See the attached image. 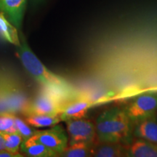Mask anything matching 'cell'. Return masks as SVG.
I'll return each instance as SVG.
<instances>
[{"label":"cell","mask_w":157,"mask_h":157,"mask_svg":"<svg viewBox=\"0 0 157 157\" xmlns=\"http://www.w3.org/2000/svg\"><path fill=\"white\" fill-rule=\"evenodd\" d=\"M95 130L98 142L129 144L132 140L133 123L124 109L106 110L96 119Z\"/></svg>","instance_id":"6da1fadb"},{"label":"cell","mask_w":157,"mask_h":157,"mask_svg":"<svg viewBox=\"0 0 157 157\" xmlns=\"http://www.w3.org/2000/svg\"><path fill=\"white\" fill-rule=\"evenodd\" d=\"M20 36L21 45L15 47L16 54L27 73L44 87L68 89L66 80L49 70L32 52L22 34H20Z\"/></svg>","instance_id":"7a4b0ae2"},{"label":"cell","mask_w":157,"mask_h":157,"mask_svg":"<svg viewBox=\"0 0 157 157\" xmlns=\"http://www.w3.org/2000/svg\"><path fill=\"white\" fill-rule=\"evenodd\" d=\"M61 109L62 104L56 94L43 87L34 98L31 100L23 115H60Z\"/></svg>","instance_id":"3957f363"},{"label":"cell","mask_w":157,"mask_h":157,"mask_svg":"<svg viewBox=\"0 0 157 157\" xmlns=\"http://www.w3.org/2000/svg\"><path fill=\"white\" fill-rule=\"evenodd\" d=\"M5 88L12 114H24L31 100L16 78L5 73Z\"/></svg>","instance_id":"277c9868"},{"label":"cell","mask_w":157,"mask_h":157,"mask_svg":"<svg viewBox=\"0 0 157 157\" xmlns=\"http://www.w3.org/2000/svg\"><path fill=\"white\" fill-rule=\"evenodd\" d=\"M66 129L68 135V143H96V134L95 123L84 118L72 119L65 121Z\"/></svg>","instance_id":"5b68a950"},{"label":"cell","mask_w":157,"mask_h":157,"mask_svg":"<svg viewBox=\"0 0 157 157\" xmlns=\"http://www.w3.org/2000/svg\"><path fill=\"white\" fill-rule=\"evenodd\" d=\"M31 137L54 151L59 156L68 146V135L61 125L56 124L50 129L37 130Z\"/></svg>","instance_id":"8992f818"},{"label":"cell","mask_w":157,"mask_h":157,"mask_svg":"<svg viewBox=\"0 0 157 157\" xmlns=\"http://www.w3.org/2000/svg\"><path fill=\"white\" fill-rule=\"evenodd\" d=\"M132 123L157 113V95L144 94L137 96L124 109Z\"/></svg>","instance_id":"52a82bcc"},{"label":"cell","mask_w":157,"mask_h":157,"mask_svg":"<svg viewBox=\"0 0 157 157\" xmlns=\"http://www.w3.org/2000/svg\"><path fill=\"white\" fill-rule=\"evenodd\" d=\"M27 0H0V13L21 31Z\"/></svg>","instance_id":"ba28073f"},{"label":"cell","mask_w":157,"mask_h":157,"mask_svg":"<svg viewBox=\"0 0 157 157\" xmlns=\"http://www.w3.org/2000/svg\"><path fill=\"white\" fill-rule=\"evenodd\" d=\"M95 105L88 98H78L74 101L68 102L63 105L60 113L61 121L68 119H81L86 116L90 108Z\"/></svg>","instance_id":"9c48e42d"},{"label":"cell","mask_w":157,"mask_h":157,"mask_svg":"<svg viewBox=\"0 0 157 157\" xmlns=\"http://www.w3.org/2000/svg\"><path fill=\"white\" fill-rule=\"evenodd\" d=\"M133 136L157 144V116L154 114L133 123Z\"/></svg>","instance_id":"30bf717a"},{"label":"cell","mask_w":157,"mask_h":157,"mask_svg":"<svg viewBox=\"0 0 157 157\" xmlns=\"http://www.w3.org/2000/svg\"><path fill=\"white\" fill-rule=\"evenodd\" d=\"M128 157H157V144L140 138L132 140L127 146Z\"/></svg>","instance_id":"8fae6325"},{"label":"cell","mask_w":157,"mask_h":157,"mask_svg":"<svg viewBox=\"0 0 157 157\" xmlns=\"http://www.w3.org/2000/svg\"><path fill=\"white\" fill-rule=\"evenodd\" d=\"M20 150L26 156L32 157H55L59 156L58 154L54 151L34 140L31 137L26 140H23Z\"/></svg>","instance_id":"7c38bea8"},{"label":"cell","mask_w":157,"mask_h":157,"mask_svg":"<svg viewBox=\"0 0 157 157\" xmlns=\"http://www.w3.org/2000/svg\"><path fill=\"white\" fill-rule=\"evenodd\" d=\"M0 39L15 47L21 45L18 30L2 13H0Z\"/></svg>","instance_id":"4fadbf2b"},{"label":"cell","mask_w":157,"mask_h":157,"mask_svg":"<svg viewBox=\"0 0 157 157\" xmlns=\"http://www.w3.org/2000/svg\"><path fill=\"white\" fill-rule=\"evenodd\" d=\"M96 144L93 151V156L120 157L126 155V145L117 143H99Z\"/></svg>","instance_id":"5bb4252c"},{"label":"cell","mask_w":157,"mask_h":157,"mask_svg":"<svg viewBox=\"0 0 157 157\" xmlns=\"http://www.w3.org/2000/svg\"><path fill=\"white\" fill-rule=\"evenodd\" d=\"M96 143L79 142L69 144L60 156L65 157H88L93 156Z\"/></svg>","instance_id":"9a60e30c"},{"label":"cell","mask_w":157,"mask_h":157,"mask_svg":"<svg viewBox=\"0 0 157 157\" xmlns=\"http://www.w3.org/2000/svg\"><path fill=\"white\" fill-rule=\"evenodd\" d=\"M24 120L31 127L39 128L55 126L61 119L60 115H29L25 117Z\"/></svg>","instance_id":"2e32d148"},{"label":"cell","mask_w":157,"mask_h":157,"mask_svg":"<svg viewBox=\"0 0 157 157\" xmlns=\"http://www.w3.org/2000/svg\"><path fill=\"white\" fill-rule=\"evenodd\" d=\"M5 139L6 150L12 152H18L23 141V137L17 132L2 133Z\"/></svg>","instance_id":"e0dca14e"},{"label":"cell","mask_w":157,"mask_h":157,"mask_svg":"<svg viewBox=\"0 0 157 157\" xmlns=\"http://www.w3.org/2000/svg\"><path fill=\"white\" fill-rule=\"evenodd\" d=\"M15 122L17 132L22 136L23 140H26L29 137H32L36 132V129L33 128V127L29 125L24 119H21L17 115H15Z\"/></svg>","instance_id":"ac0fdd59"},{"label":"cell","mask_w":157,"mask_h":157,"mask_svg":"<svg viewBox=\"0 0 157 157\" xmlns=\"http://www.w3.org/2000/svg\"><path fill=\"white\" fill-rule=\"evenodd\" d=\"M15 115L11 113L0 115V132L10 133L17 132L15 122Z\"/></svg>","instance_id":"d6986e66"},{"label":"cell","mask_w":157,"mask_h":157,"mask_svg":"<svg viewBox=\"0 0 157 157\" xmlns=\"http://www.w3.org/2000/svg\"><path fill=\"white\" fill-rule=\"evenodd\" d=\"M7 113H11V112L5 93V73L0 72V115Z\"/></svg>","instance_id":"ffe728a7"},{"label":"cell","mask_w":157,"mask_h":157,"mask_svg":"<svg viewBox=\"0 0 157 157\" xmlns=\"http://www.w3.org/2000/svg\"><path fill=\"white\" fill-rule=\"evenodd\" d=\"M23 155L19 152H12L7 150L0 151V157H22Z\"/></svg>","instance_id":"44dd1931"},{"label":"cell","mask_w":157,"mask_h":157,"mask_svg":"<svg viewBox=\"0 0 157 157\" xmlns=\"http://www.w3.org/2000/svg\"><path fill=\"white\" fill-rule=\"evenodd\" d=\"M5 143L2 133L0 132V151L5 150Z\"/></svg>","instance_id":"7402d4cb"},{"label":"cell","mask_w":157,"mask_h":157,"mask_svg":"<svg viewBox=\"0 0 157 157\" xmlns=\"http://www.w3.org/2000/svg\"><path fill=\"white\" fill-rule=\"evenodd\" d=\"M44 1V0H32V3L34 5H39V4L42 3Z\"/></svg>","instance_id":"603a6c76"},{"label":"cell","mask_w":157,"mask_h":157,"mask_svg":"<svg viewBox=\"0 0 157 157\" xmlns=\"http://www.w3.org/2000/svg\"><path fill=\"white\" fill-rule=\"evenodd\" d=\"M156 116H157V113H156Z\"/></svg>","instance_id":"cb8c5ba5"}]
</instances>
